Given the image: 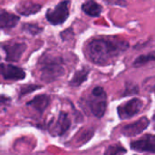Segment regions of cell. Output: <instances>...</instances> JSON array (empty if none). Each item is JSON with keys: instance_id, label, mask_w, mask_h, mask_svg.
Masks as SVG:
<instances>
[{"instance_id": "4", "label": "cell", "mask_w": 155, "mask_h": 155, "mask_svg": "<svg viewBox=\"0 0 155 155\" xmlns=\"http://www.w3.org/2000/svg\"><path fill=\"white\" fill-rule=\"evenodd\" d=\"M71 0H64L57 4L54 9H48L45 13V18L54 25L64 24L70 15Z\"/></svg>"}, {"instance_id": "8", "label": "cell", "mask_w": 155, "mask_h": 155, "mask_svg": "<svg viewBox=\"0 0 155 155\" xmlns=\"http://www.w3.org/2000/svg\"><path fill=\"white\" fill-rule=\"evenodd\" d=\"M131 148L137 152H148L153 153L155 151V137L153 134H146L142 139L131 143Z\"/></svg>"}, {"instance_id": "15", "label": "cell", "mask_w": 155, "mask_h": 155, "mask_svg": "<svg viewBox=\"0 0 155 155\" xmlns=\"http://www.w3.org/2000/svg\"><path fill=\"white\" fill-rule=\"evenodd\" d=\"M89 72L90 71L87 67H83L82 69L76 71L74 73L73 78L69 82V84L71 86H74V87H77V86L81 85L83 83H84L87 80Z\"/></svg>"}, {"instance_id": "19", "label": "cell", "mask_w": 155, "mask_h": 155, "mask_svg": "<svg viewBox=\"0 0 155 155\" xmlns=\"http://www.w3.org/2000/svg\"><path fill=\"white\" fill-rule=\"evenodd\" d=\"M41 86L40 85H36V84H26V85H24L21 87L20 89V96H23V95H26L37 89H40Z\"/></svg>"}, {"instance_id": "14", "label": "cell", "mask_w": 155, "mask_h": 155, "mask_svg": "<svg viewBox=\"0 0 155 155\" xmlns=\"http://www.w3.org/2000/svg\"><path fill=\"white\" fill-rule=\"evenodd\" d=\"M82 10L92 17L99 16L103 12V6L94 0H87L82 5Z\"/></svg>"}, {"instance_id": "7", "label": "cell", "mask_w": 155, "mask_h": 155, "mask_svg": "<svg viewBox=\"0 0 155 155\" xmlns=\"http://www.w3.org/2000/svg\"><path fill=\"white\" fill-rule=\"evenodd\" d=\"M150 124V120L147 117H142L138 121L125 125L122 129V133L125 136H135L142 134Z\"/></svg>"}, {"instance_id": "16", "label": "cell", "mask_w": 155, "mask_h": 155, "mask_svg": "<svg viewBox=\"0 0 155 155\" xmlns=\"http://www.w3.org/2000/svg\"><path fill=\"white\" fill-rule=\"evenodd\" d=\"M155 60V55L154 52H152L148 54H142L140 56H138L134 62V66L135 67H140L143 66L144 64H146L149 62H153Z\"/></svg>"}, {"instance_id": "11", "label": "cell", "mask_w": 155, "mask_h": 155, "mask_svg": "<svg viewBox=\"0 0 155 155\" xmlns=\"http://www.w3.org/2000/svg\"><path fill=\"white\" fill-rule=\"evenodd\" d=\"M41 8H42L41 5L34 3L32 1H24V2L19 3L15 6V10L17 11V13L25 16L35 15L38 13L41 10Z\"/></svg>"}, {"instance_id": "18", "label": "cell", "mask_w": 155, "mask_h": 155, "mask_svg": "<svg viewBox=\"0 0 155 155\" xmlns=\"http://www.w3.org/2000/svg\"><path fill=\"white\" fill-rule=\"evenodd\" d=\"M126 150L119 145V144H114V145H111L109 146L105 153H104V155H124L126 153Z\"/></svg>"}, {"instance_id": "23", "label": "cell", "mask_w": 155, "mask_h": 155, "mask_svg": "<svg viewBox=\"0 0 155 155\" xmlns=\"http://www.w3.org/2000/svg\"><path fill=\"white\" fill-rule=\"evenodd\" d=\"M5 64H0V75H3L4 70H5Z\"/></svg>"}, {"instance_id": "9", "label": "cell", "mask_w": 155, "mask_h": 155, "mask_svg": "<svg viewBox=\"0 0 155 155\" xmlns=\"http://www.w3.org/2000/svg\"><path fill=\"white\" fill-rule=\"evenodd\" d=\"M71 126V120L68 114L64 112H61L57 121L52 126L51 134L53 135H63L69 130Z\"/></svg>"}, {"instance_id": "17", "label": "cell", "mask_w": 155, "mask_h": 155, "mask_svg": "<svg viewBox=\"0 0 155 155\" xmlns=\"http://www.w3.org/2000/svg\"><path fill=\"white\" fill-rule=\"evenodd\" d=\"M23 31L28 33L31 35H36L43 32V27H40L36 24H25L22 26Z\"/></svg>"}, {"instance_id": "12", "label": "cell", "mask_w": 155, "mask_h": 155, "mask_svg": "<svg viewBox=\"0 0 155 155\" xmlns=\"http://www.w3.org/2000/svg\"><path fill=\"white\" fill-rule=\"evenodd\" d=\"M25 72L18 66H15L12 64H5V70L3 74V77L5 80H22L25 77Z\"/></svg>"}, {"instance_id": "22", "label": "cell", "mask_w": 155, "mask_h": 155, "mask_svg": "<svg viewBox=\"0 0 155 155\" xmlns=\"http://www.w3.org/2000/svg\"><path fill=\"white\" fill-rule=\"evenodd\" d=\"M11 102V99L7 96L5 95H0V105L2 104H6Z\"/></svg>"}, {"instance_id": "21", "label": "cell", "mask_w": 155, "mask_h": 155, "mask_svg": "<svg viewBox=\"0 0 155 155\" xmlns=\"http://www.w3.org/2000/svg\"><path fill=\"white\" fill-rule=\"evenodd\" d=\"M104 1L108 5H118L121 7H126L128 5L126 0H104Z\"/></svg>"}, {"instance_id": "5", "label": "cell", "mask_w": 155, "mask_h": 155, "mask_svg": "<svg viewBox=\"0 0 155 155\" xmlns=\"http://www.w3.org/2000/svg\"><path fill=\"white\" fill-rule=\"evenodd\" d=\"M0 45L5 52V60L7 62H18L27 48V45L25 43L14 41L1 43Z\"/></svg>"}, {"instance_id": "20", "label": "cell", "mask_w": 155, "mask_h": 155, "mask_svg": "<svg viewBox=\"0 0 155 155\" xmlns=\"http://www.w3.org/2000/svg\"><path fill=\"white\" fill-rule=\"evenodd\" d=\"M135 94H138V86L132 83H127L124 95H132Z\"/></svg>"}, {"instance_id": "10", "label": "cell", "mask_w": 155, "mask_h": 155, "mask_svg": "<svg viewBox=\"0 0 155 155\" xmlns=\"http://www.w3.org/2000/svg\"><path fill=\"white\" fill-rule=\"evenodd\" d=\"M19 21H20V17L18 15H15L13 13H9L6 10L0 11V29L1 30L12 29L18 24Z\"/></svg>"}, {"instance_id": "6", "label": "cell", "mask_w": 155, "mask_h": 155, "mask_svg": "<svg viewBox=\"0 0 155 155\" xmlns=\"http://www.w3.org/2000/svg\"><path fill=\"white\" fill-rule=\"evenodd\" d=\"M143 103L142 100L138 98H133L128 102L121 104L117 108L118 115L122 120L130 119L140 113V111L143 108Z\"/></svg>"}, {"instance_id": "13", "label": "cell", "mask_w": 155, "mask_h": 155, "mask_svg": "<svg viewBox=\"0 0 155 155\" xmlns=\"http://www.w3.org/2000/svg\"><path fill=\"white\" fill-rule=\"evenodd\" d=\"M50 97L46 94H40L35 96L33 100L28 102L26 104L28 106H32L39 113H43L50 104Z\"/></svg>"}, {"instance_id": "2", "label": "cell", "mask_w": 155, "mask_h": 155, "mask_svg": "<svg viewBox=\"0 0 155 155\" xmlns=\"http://www.w3.org/2000/svg\"><path fill=\"white\" fill-rule=\"evenodd\" d=\"M40 79L45 83H51L62 77L65 74L62 57L46 55L40 61Z\"/></svg>"}, {"instance_id": "3", "label": "cell", "mask_w": 155, "mask_h": 155, "mask_svg": "<svg viewBox=\"0 0 155 155\" xmlns=\"http://www.w3.org/2000/svg\"><path fill=\"white\" fill-rule=\"evenodd\" d=\"M107 107V97L104 90L101 86H96L92 91V97L89 100V108L92 114L101 118L104 115Z\"/></svg>"}, {"instance_id": "1", "label": "cell", "mask_w": 155, "mask_h": 155, "mask_svg": "<svg viewBox=\"0 0 155 155\" xmlns=\"http://www.w3.org/2000/svg\"><path fill=\"white\" fill-rule=\"evenodd\" d=\"M129 48L126 41L117 38H98L88 43L85 54L95 64L106 65Z\"/></svg>"}]
</instances>
